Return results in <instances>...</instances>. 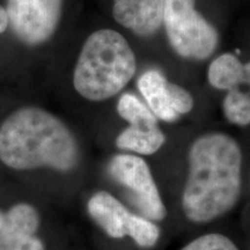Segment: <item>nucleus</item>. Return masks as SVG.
<instances>
[{"mask_svg": "<svg viewBox=\"0 0 250 250\" xmlns=\"http://www.w3.org/2000/svg\"><path fill=\"white\" fill-rule=\"evenodd\" d=\"M242 151L223 132L198 137L188 153V175L182 195L183 213L206 224L229 212L241 195Z\"/></svg>", "mask_w": 250, "mask_h": 250, "instance_id": "f257e3e1", "label": "nucleus"}, {"mask_svg": "<svg viewBox=\"0 0 250 250\" xmlns=\"http://www.w3.org/2000/svg\"><path fill=\"white\" fill-rule=\"evenodd\" d=\"M79 158L70 127L44 109H17L0 125V161L11 169L51 168L65 173L77 167Z\"/></svg>", "mask_w": 250, "mask_h": 250, "instance_id": "f03ea898", "label": "nucleus"}, {"mask_svg": "<svg viewBox=\"0 0 250 250\" xmlns=\"http://www.w3.org/2000/svg\"><path fill=\"white\" fill-rule=\"evenodd\" d=\"M136 71V55L127 40L116 30L99 29L80 50L73 87L87 101H107L125 88Z\"/></svg>", "mask_w": 250, "mask_h": 250, "instance_id": "7ed1b4c3", "label": "nucleus"}, {"mask_svg": "<svg viewBox=\"0 0 250 250\" xmlns=\"http://www.w3.org/2000/svg\"><path fill=\"white\" fill-rule=\"evenodd\" d=\"M162 26L171 49L184 59L205 61L218 48V31L196 8V0H166Z\"/></svg>", "mask_w": 250, "mask_h": 250, "instance_id": "20e7f679", "label": "nucleus"}, {"mask_svg": "<svg viewBox=\"0 0 250 250\" xmlns=\"http://www.w3.org/2000/svg\"><path fill=\"white\" fill-rule=\"evenodd\" d=\"M108 171L115 182L131 193L140 215L154 223L167 217L160 191L143 158L136 154H117L109 162Z\"/></svg>", "mask_w": 250, "mask_h": 250, "instance_id": "39448f33", "label": "nucleus"}, {"mask_svg": "<svg viewBox=\"0 0 250 250\" xmlns=\"http://www.w3.org/2000/svg\"><path fill=\"white\" fill-rule=\"evenodd\" d=\"M5 9L15 37L28 46H39L57 31L62 0H6Z\"/></svg>", "mask_w": 250, "mask_h": 250, "instance_id": "423d86ee", "label": "nucleus"}, {"mask_svg": "<svg viewBox=\"0 0 250 250\" xmlns=\"http://www.w3.org/2000/svg\"><path fill=\"white\" fill-rule=\"evenodd\" d=\"M40 226L39 211L28 203L0 210V250H44L37 236Z\"/></svg>", "mask_w": 250, "mask_h": 250, "instance_id": "0eeeda50", "label": "nucleus"}, {"mask_svg": "<svg viewBox=\"0 0 250 250\" xmlns=\"http://www.w3.org/2000/svg\"><path fill=\"white\" fill-rule=\"evenodd\" d=\"M87 212L93 221L112 239H132L144 217L131 213L116 197L98 191L87 202Z\"/></svg>", "mask_w": 250, "mask_h": 250, "instance_id": "6e6552de", "label": "nucleus"}, {"mask_svg": "<svg viewBox=\"0 0 250 250\" xmlns=\"http://www.w3.org/2000/svg\"><path fill=\"white\" fill-rule=\"evenodd\" d=\"M166 0H114L115 21L136 35L153 36L162 27Z\"/></svg>", "mask_w": 250, "mask_h": 250, "instance_id": "1a4fd4ad", "label": "nucleus"}, {"mask_svg": "<svg viewBox=\"0 0 250 250\" xmlns=\"http://www.w3.org/2000/svg\"><path fill=\"white\" fill-rule=\"evenodd\" d=\"M171 83L162 72L154 68L146 70L137 81L146 105L159 121L166 123H173L180 118L171 102Z\"/></svg>", "mask_w": 250, "mask_h": 250, "instance_id": "9d476101", "label": "nucleus"}, {"mask_svg": "<svg viewBox=\"0 0 250 250\" xmlns=\"http://www.w3.org/2000/svg\"><path fill=\"white\" fill-rule=\"evenodd\" d=\"M116 146L139 155H152L166 143V134L158 126H129L118 134Z\"/></svg>", "mask_w": 250, "mask_h": 250, "instance_id": "9b49d317", "label": "nucleus"}, {"mask_svg": "<svg viewBox=\"0 0 250 250\" xmlns=\"http://www.w3.org/2000/svg\"><path fill=\"white\" fill-rule=\"evenodd\" d=\"M208 80L215 89H236L245 83V64L233 54L218 56L208 66Z\"/></svg>", "mask_w": 250, "mask_h": 250, "instance_id": "f8f14e48", "label": "nucleus"}, {"mask_svg": "<svg viewBox=\"0 0 250 250\" xmlns=\"http://www.w3.org/2000/svg\"><path fill=\"white\" fill-rule=\"evenodd\" d=\"M117 112L131 126H158L159 120L146 103L132 93H124L117 102Z\"/></svg>", "mask_w": 250, "mask_h": 250, "instance_id": "ddd939ff", "label": "nucleus"}, {"mask_svg": "<svg viewBox=\"0 0 250 250\" xmlns=\"http://www.w3.org/2000/svg\"><path fill=\"white\" fill-rule=\"evenodd\" d=\"M223 112L229 123L247 126L250 124V96L237 88L228 90L223 101Z\"/></svg>", "mask_w": 250, "mask_h": 250, "instance_id": "4468645a", "label": "nucleus"}, {"mask_svg": "<svg viewBox=\"0 0 250 250\" xmlns=\"http://www.w3.org/2000/svg\"><path fill=\"white\" fill-rule=\"evenodd\" d=\"M180 250H239V248L223 234L211 233L197 237Z\"/></svg>", "mask_w": 250, "mask_h": 250, "instance_id": "2eb2a0df", "label": "nucleus"}, {"mask_svg": "<svg viewBox=\"0 0 250 250\" xmlns=\"http://www.w3.org/2000/svg\"><path fill=\"white\" fill-rule=\"evenodd\" d=\"M8 27V17L7 13H6V9L4 6L0 5V35H2L7 30Z\"/></svg>", "mask_w": 250, "mask_h": 250, "instance_id": "dca6fc26", "label": "nucleus"}, {"mask_svg": "<svg viewBox=\"0 0 250 250\" xmlns=\"http://www.w3.org/2000/svg\"><path fill=\"white\" fill-rule=\"evenodd\" d=\"M245 83L250 86V62L245 64Z\"/></svg>", "mask_w": 250, "mask_h": 250, "instance_id": "f3484780", "label": "nucleus"}]
</instances>
